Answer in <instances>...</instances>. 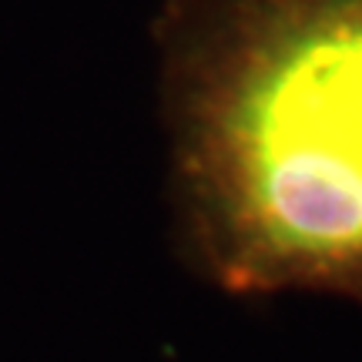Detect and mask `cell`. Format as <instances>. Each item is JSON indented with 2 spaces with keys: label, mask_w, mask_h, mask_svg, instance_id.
I'll return each mask as SVG.
<instances>
[{
  "label": "cell",
  "mask_w": 362,
  "mask_h": 362,
  "mask_svg": "<svg viewBox=\"0 0 362 362\" xmlns=\"http://www.w3.org/2000/svg\"><path fill=\"white\" fill-rule=\"evenodd\" d=\"M171 81L208 272L362 309V0H181Z\"/></svg>",
  "instance_id": "6da1fadb"
}]
</instances>
